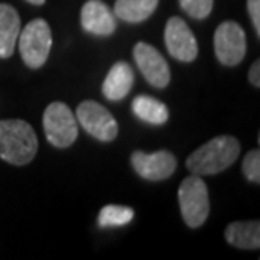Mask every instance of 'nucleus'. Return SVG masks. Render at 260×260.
Returning <instances> with one entry per match:
<instances>
[{"label": "nucleus", "instance_id": "20", "mask_svg": "<svg viewBox=\"0 0 260 260\" xmlns=\"http://www.w3.org/2000/svg\"><path fill=\"white\" fill-rule=\"evenodd\" d=\"M247 9L250 14L253 29H255L257 36H260V0H247Z\"/></svg>", "mask_w": 260, "mask_h": 260}, {"label": "nucleus", "instance_id": "4", "mask_svg": "<svg viewBox=\"0 0 260 260\" xmlns=\"http://www.w3.org/2000/svg\"><path fill=\"white\" fill-rule=\"evenodd\" d=\"M178 198L184 223L189 228H200L210 215V196L201 176H188L179 186Z\"/></svg>", "mask_w": 260, "mask_h": 260}, {"label": "nucleus", "instance_id": "13", "mask_svg": "<svg viewBox=\"0 0 260 260\" xmlns=\"http://www.w3.org/2000/svg\"><path fill=\"white\" fill-rule=\"evenodd\" d=\"M20 32V17L12 5L0 4V58L7 59L14 54Z\"/></svg>", "mask_w": 260, "mask_h": 260}, {"label": "nucleus", "instance_id": "18", "mask_svg": "<svg viewBox=\"0 0 260 260\" xmlns=\"http://www.w3.org/2000/svg\"><path fill=\"white\" fill-rule=\"evenodd\" d=\"M213 2L215 0H179V5L189 17L203 20L211 14Z\"/></svg>", "mask_w": 260, "mask_h": 260}, {"label": "nucleus", "instance_id": "2", "mask_svg": "<svg viewBox=\"0 0 260 260\" xmlns=\"http://www.w3.org/2000/svg\"><path fill=\"white\" fill-rule=\"evenodd\" d=\"M38 135L20 118L0 120V159L14 166H25L38 154Z\"/></svg>", "mask_w": 260, "mask_h": 260}, {"label": "nucleus", "instance_id": "19", "mask_svg": "<svg viewBox=\"0 0 260 260\" xmlns=\"http://www.w3.org/2000/svg\"><path fill=\"white\" fill-rule=\"evenodd\" d=\"M242 169H243L245 178L250 181V183H255V184L260 183V152H258V149L250 150V152L245 155Z\"/></svg>", "mask_w": 260, "mask_h": 260}, {"label": "nucleus", "instance_id": "11", "mask_svg": "<svg viewBox=\"0 0 260 260\" xmlns=\"http://www.w3.org/2000/svg\"><path fill=\"white\" fill-rule=\"evenodd\" d=\"M81 27L93 36H112L117 29V17L102 0H88L81 9Z\"/></svg>", "mask_w": 260, "mask_h": 260}, {"label": "nucleus", "instance_id": "1", "mask_svg": "<svg viewBox=\"0 0 260 260\" xmlns=\"http://www.w3.org/2000/svg\"><path fill=\"white\" fill-rule=\"evenodd\" d=\"M240 147L238 139L233 135H218L189 155L186 168L196 176L220 174L238 159Z\"/></svg>", "mask_w": 260, "mask_h": 260}, {"label": "nucleus", "instance_id": "7", "mask_svg": "<svg viewBox=\"0 0 260 260\" xmlns=\"http://www.w3.org/2000/svg\"><path fill=\"white\" fill-rule=\"evenodd\" d=\"M76 118L91 137L102 140V142H112L118 134V123L115 117L98 102H81L78 105Z\"/></svg>", "mask_w": 260, "mask_h": 260}, {"label": "nucleus", "instance_id": "17", "mask_svg": "<svg viewBox=\"0 0 260 260\" xmlns=\"http://www.w3.org/2000/svg\"><path fill=\"white\" fill-rule=\"evenodd\" d=\"M134 220V210L128 206L108 205L103 206L98 213V225L102 228H115L128 225Z\"/></svg>", "mask_w": 260, "mask_h": 260}, {"label": "nucleus", "instance_id": "10", "mask_svg": "<svg viewBox=\"0 0 260 260\" xmlns=\"http://www.w3.org/2000/svg\"><path fill=\"white\" fill-rule=\"evenodd\" d=\"M134 59L140 73L154 88H166L171 81V71L168 61L154 46L147 43H137L134 48Z\"/></svg>", "mask_w": 260, "mask_h": 260}, {"label": "nucleus", "instance_id": "15", "mask_svg": "<svg viewBox=\"0 0 260 260\" xmlns=\"http://www.w3.org/2000/svg\"><path fill=\"white\" fill-rule=\"evenodd\" d=\"M159 0H115L113 14L123 22L140 24L155 12Z\"/></svg>", "mask_w": 260, "mask_h": 260}, {"label": "nucleus", "instance_id": "5", "mask_svg": "<svg viewBox=\"0 0 260 260\" xmlns=\"http://www.w3.org/2000/svg\"><path fill=\"white\" fill-rule=\"evenodd\" d=\"M43 125L48 142L58 149H68L78 139L76 117L63 102L49 103L44 110Z\"/></svg>", "mask_w": 260, "mask_h": 260}, {"label": "nucleus", "instance_id": "6", "mask_svg": "<svg viewBox=\"0 0 260 260\" xmlns=\"http://www.w3.org/2000/svg\"><path fill=\"white\" fill-rule=\"evenodd\" d=\"M247 53L245 30L233 20H225L215 30V54L225 66L240 64Z\"/></svg>", "mask_w": 260, "mask_h": 260}, {"label": "nucleus", "instance_id": "8", "mask_svg": "<svg viewBox=\"0 0 260 260\" xmlns=\"http://www.w3.org/2000/svg\"><path fill=\"white\" fill-rule=\"evenodd\" d=\"M164 41L169 54L181 63H191L198 56V43L189 25L181 17H171L164 29Z\"/></svg>", "mask_w": 260, "mask_h": 260}, {"label": "nucleus", "instance_id": "14", "mask_svg": "<svg viewBox=\"0 0 260 260\" xmlns=\"http://www.w3.org/2000/svg\"><path fill=\"white\" fill-rule=\"evenodd\" d=\"M225 238L230 245L243 250H257L260 247V223L255 221H233L226 226Z\"/></svg>", "mask_w": 260, "mask_h": 260}, {"label": "nucleus", "instance_id": "3", "mask_svg": "<svg viewBox=\"0 0 260 260\" xmlns=\"http://www.w3.org/2000/svg\"><path fill=\"white\" fill-rule=\"evenodd\" d=\"M20 58L24 64L32 70L44 66L49 58L51 46H53V34L49 24L44 19H34L19 32L17 38Z\"/></svg>", "mask_w": 260, "mask_h": 260}, {"label": "nucleus", "instance_id": "22", "mask_svg": "<svg viewBox=\"0 0 260 260\" xmlns=\"http://www.w3.org/2000/svg\"><path fill=\"white\" fill-rule=\"evenodd\" d=\"M25 2H29V4H32V5H43L46 0H25Z\"/></svg>", "mask_w": 260, "mask_h": 260}, {"label": "nucleus", "instance_id": "21", "mask_svg": "<svg viewBox=\"0 0 260 260\" xmlns=\"http://www.w3.org/2000/svg\"><path fill=\"white\" fill-rule=\"evenodd\" d=\"M248 81L255 88L260 86V61L258 59L250 66V70H248Z\"/></svg>", "mask_w": 260, "mask_h": 260}, {"label": "nucleus", "instance_id": "16", "mask_svg": "<svg viewBox=\"0 0 260 260\" xmlns=\"http://www.w3.org/2000/svg\"><path fill=\"white\" fill-rule=\"evenodd\" d=\"M132 112L135 113V117L140 118L142 122L152 123V125H162L169 118L168 107H166L162 102H159L157 98H152L147 95H139L134 98Z\"/></svg>", "mask_w": 260, "mask_h": 260}, {"label": "nucleus", "instance_id": "9", "mask_svg": "<svg viewBox=\"0 0 260 260\" xmlns=\"http://www.w3.org/2000/svg\"><path fill=\"white\" fill-rule=\"evenodd\" d=\"M130 164L140 178L147 181H164L174 174L178 159L169 150H159L154 154L135 150L130 155Z\"/></svg>", "mask_w": 260, "mask_h": 260}, {"label": "nucleus", "instance_id": "12", "mask_svg": "<svg viewBox=\"0 0 260 260\" xmlns=\"http://www.w3.org/2000/svg\"><path fill=\"white\" fill-rule=\"evenodd\" d=\"M134 81H135V76H134V71H132V68H130V64L125 63V61H118V63L113 64L110 68V71L107 73L105 81H103V85H102L103 95L110 102L122 100V98H125L128 95V91L132 90Z\"/></svg>", "mask_w": 260, "mask_h": 260}]
</instances>
